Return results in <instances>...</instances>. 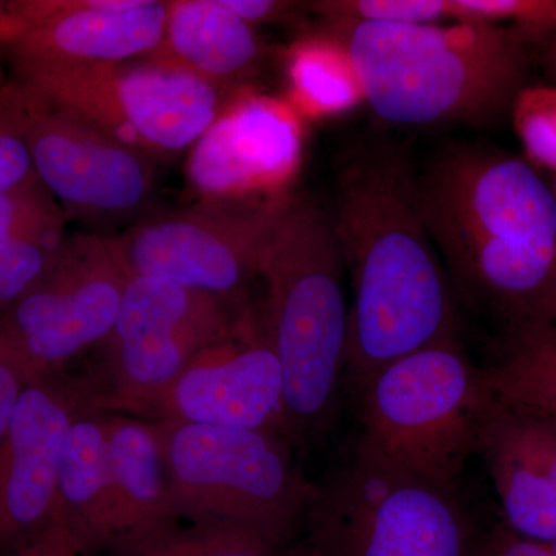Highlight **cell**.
Returning <instances> with one entry per match:
<instances>
[{
    "label": "cell",
    "instance_id": "obj_1",
    "mask_svg": "<svg viewBox=\"0 0 556 556\" xmlns=\"http://www.w3.org/2000/svg\"><path fill=\"white\" fill-rule=\"evenodd\" d=\"M329 217L350 277L346 380L357 394L399 358L455 340L453 287L401 150L371 146L348 156Z\"/></svg>",
    "mask_w": 556,
    "mask_h": 556
},
{
    "label": "cell",
    "instance_id": "obj_2",
    "mask_svg": "<svg viewBox=\"0 0 556 556\" xmlns=\"http://www.w3.org/2000/svg\"><path fill=\"white\" fill-rule=\"evenodd\" d=\"M420 215L450 283L515 329L556 313V199L532 164L456 149L416 175Z\"/></svg>",
    "mask_w": 556,
    "mask_h": 556
},
{
    "label": "cell",
    "instance_id": "obj_3",
    "mask_svg": "<svg viewBox=\"0 0 556 556\" xmlns=\"http://www.w3.org/2000/svg\"><path fill=\"white\" fill-rule=\"evenodd\" d=\"M325 36L345 50L376 115L399 126H482L525 89L521 38L497 24L336 21Z\"/></svg>",
    "mask_w": 556,
    "mask_h": 556
},
{
    "label": "cell",
    "instance_id": "obj_4",
    "mask_svg": "<svg viewBox=\"0 0 556 556\" xmlns=\"http://www.w3.org/2000/svg\"><path fill=\"white\" fill-rule=\"evenodd\" d=\"M260 278V317L283 372L285 433L306 442L334 419L346 380V270L324 208L285 200Z\"/></svg>",
    "mask_w": 556,
    "mask_h": 556
},
{
    "label": "cell",
    "instance_id": "obj_5",
    "mask_svg": "<svg viewBox=\"0 0 556 556\" xmlns=\"http://www.w3.org/2000/svg\"><path fill=\"white\" fill-rule=\"evenodd\" d=\"M358 456L452 489L479 437L492 393L484 369L468 362L455 340L388 365L356 394Z\"/></svg>",
    "mask_w": 556,
    "mask_h": 556
},
{
    "label": "cell",
    "instance_id": "obj_6",
    "mask_svg": "<svg viewBox=\"0 0 556 556\" xmlns=\"http://www.w3.org/2000/svg\"><path fill=\"white\" fill-rule=\"evenodd\" d=\"M179 521L254 530L287 551L313 484L277 431L152 420Z\"/></svg>",
    "mask_w": 556,
    "mask_h": 556
},
{
    "label": "cell",
    "instance_id": "obj_7",
    "mask_svg": "<svg viewBox=\"0 0 556 556\" xmlns=\"http://www.w3.org/2000/svg\"><path fill=\"white\" fill-rule=\"evenodd\" d=\"M288 556H467L468 526L452 489L354 453L313 484Z\"/></svg>",
    "mask_w": 556,
    "mask_h": 556
},
{
    "label": "cell",
    "instance_id": "obj_8",
    "mask_svg": "<svg viewBox=\"0 0 556 556\" xmlns=\"http://www.w3.org/2000/svg\"><path fill=\"white\" fill-rule=\"evenodd\" d=\"M14 73L43 101L155 161L192 149L225 109L218 87L156 58Z\"/></svg>",
    "mask_w": 556,
    "mask_h": 556
},
{
    "label": "cell",
    "instance_id": "obj_9",
    "mask_svg": "<svg viewBox=\"0 0 556 556\" xmlns=\"http://www.w3.org/2000/svg\"><path fill=\"white\" fill-rule=\"evenodd\" d=\"M252 308L164 280L130 274L118 317L89 378L100 412L142 416L193 357L241 327Z\"/></svg>",
    "mask_w": 556,
    "mask_h": 556
},
{
    "label": "cell",
    "instance_id": "obj_10",
    "mask_svg": "<svg viewBox=\"0 0 556 556\" xmlns=\"http://www.w3.org/2000/svg\"><path fill=\"white\" fill-rule=\"evenodd\" d=\"M285 200L204 201L152 215L119 237L124 254L134 274L247 305Z\"/></svg>",
    "mask_w": 556,
    "mask_h": 556
},
{
    "label": "cell",
    "instance_id": "obj_11",
    "mask_svg": "<svg viewBox=\"0 0 556 556\" xmlns=\"http://www.w3.org/2000/svg\"><path fill=\"white\" fill-rule=\"evenodd\" d=\"M130 274L119 237H68L49 273L0 316L31 382L109 338Z\"/></svg>",
    "mask_w": 556,
    "mask_h": 556
},
{
    "label": "cell",
    "instance_id": "obj_12",
    "mask_svg": "<svg viewBox=\"0 0 556 556\" xmlns=\"http://www.w3.org/2000/svg\"><path fill=\"white\" fill-rule=\"evenodd\" d=\"M21 87L27 100L25 138L33 170L64 214L119 219L148 203L155 186V160Z\"/></svg>",
    "mask_w": 556,
    "mask_h": 556
},
{
    "label": "cell",
    "instance_id": "obj_13",
    "mask_svg": "<svg viewBox=\"0 0 556 556\" xmlns=\"http://www.w3.org/2000/svg\"><path fill=\"white\" fill-rule=\"evenodd\" d=\"M87 409H98L89 380L62 372L22 393L0 439V556H13L56 519L62 447Z\"/></svg>",
    "mask_w": 556,
    "mask_h": 556
},
{
    "label": "cell",
    "instance_id": "obj_14",
    "mask_svg": "<svg viewBox=\"0 0 556 556\" xmlns=\"http://www.w3.org/2000/svg\"><path fill=\"white\" fill-rule=\"evenodd\" d=\"M283 372L254 309L229 338L201 351L141 419L285 434ZM288 438V437H287Z\"/></svg>",
    "mask_w": 556,
    "mask_h": 556
},
{
    "label": "cell",
    "instance_id": "obj_15",
    "mask_svg": "<svg viewBox=\"0 0 556 556\" xmlns=\"http://www.w3.org/2000/svg\"><path fill=\"white\" fill-rule=\"evenodd\" d=\"M7 47L17 70L121 64L163 42L169 2L159 0H17Z\"/></svg>",
    "mask_w": 556,
    "mask_h": 556
},
{
    "label": "cell",
    "instance_id": "obj_16",
    "mask_svg": "<svg viewBox=\"0 0 556 556\" xmlns=\"http://www.w3.org/2000/svg\"><path fill=\"white\" fill-rule=\"evenodd\" d=\"M299 156L292 113L269 98L247 97L223 109L192 146L188 177L206 201L254 200L281 188Z\"/></svg>",
    "mask_w": 556,
    "mask_h": 556
},
{
    "label": "cell",
    "instance_id": "obj_17",
    "mask_svg": "<svg viewBox=\"0 0 556 556\" xmlns=\"http://www.w3.org/2000/svg\"><path fill=\"white\" fill-rule=\"evenodd\" d=\"M478 452L485 456L508 529L556 544V420L493 396Z\"/></svg>",
    "mask_w": 556,
    "mask_h": 556
},
{
    "label": "cell",
    "instance_id": "obj_18",
    "mask_svg": "<svg viewBox=\"0 0 556 556\" xmlns=\"http://www.w3.org/2000/svg\"><path fill=\"white\" fill-rule=\"evenodd\" d=\"M56 518L68 530L79 556L108 552L123 538L98 409L80 413L65 437L58 470Z\"/></svg>",
    "mask_w": 556,
    "mask_h": 556
},
{
    "label": "cell",
    "instance_id": "obj_19",
    "mask_svg": "<svg viewBox=\"0 0 556 556\" xmlns=\"http://www.w3.org/2000/svg\"><path fill=\"white\" fill-rule=\"evenodd\" d=\"M260 54L254 27L222 0H178L169 2L163 42L149 58L177 64L225 91L255 68Z\"/></svg>",
    "mask_w": 556,
    "mask_h": 556
},
{
    "label": "cell",
    "instance_id": "obj_20",
    "mask_svg": "<svg viewBox=\"0 0 556 556\" xmlns=\"http://www.w3.org/2000/svg\"><path fill=\"white\" fill-rule=\"evenodd\" d=\"M102 422L123 538L179 521L155 424L112 412Z\"/></svg>",
    "mask_w": 556,
    "mask_h": 556
},
{
    "label": "cell",
    "instance_id": "obj_21",
    "mask_svg": "<svg viewBox=\"0 0 556 556\" xmlns=\"http://www.w3.org/2000/svg\"><path fill=\"white\" fill-rule=\"evenodd\" d=\"M490 393L556 420V338L541 329L511 331L506 356L484 369Z\"/></svg>",
    "mask_w": 556,
    "mask_h": 556
},
{
    "label": "cell",
    "instance_id": "obj_22",
    "mask_svg": "<svg viewBox=\"0 0 556 556\" xmlns=\"http://www.w3.org/2000/svg\"><path fill=\"white\" fill-rule=\"evenodd\" d=\"M283 548L254 530L232 525L172 521L123 538L109 556H285Z\"/></svg>",
    "mask_w": 556,
    "mask_h": 556
},
{
    "label": "cell",
    "instance_id": "obj_23",
    "mask_svg": "<svg viewBox=\"0 0 556 556\" xmlns=\"http://www.w3.org/2000/svg\"><path fill=\"white\" fill-rule=\"evenodd\" d=\"M289 76L294 93L311 112L331 115L365 100L345 50L328 36L295 47Z\"/></svg>",
    "mask_w": 556,
    "mask_h": 556
},
{
    "label": "cell",
    "instance_id": "obj_24",
    "mask_svg": "<svg viewBox=\"0 0 556 556\" xmlns=\"http://www.w3.org/2000/svg\"><path fill=\"white\" fill-rule=\"evenodd\" d=\"M62 207L40 218L0 254V316L49 273L68 240Z\"/></svg>",
    "mask_w": 556,
    "mask_h": 556
},
{
    "label": "cell",
    "instance_id": "obj_25",
    "mask_svg": "<svg viewBox=\"0 0 556 556\" xmlns=\"http://www.w3.org/2000/svg\"><path fill=\"white\" fill-rule=\"evenodd\" d=\"M327 22L441 24L457 21L455 0H328L311 3Z\"/></svg>",
    "mask_w": 556,
    "mask_h": 556
},
{
    "label": "cell",
    "instance_id": "obj_26",
    "mask_svg": "<svg viewBox=\"0 0 556 556\" xmlns=\"http://www.w3.org/2000/svg\"><path fill=\"white\" fill-rule=\"evenodd\" d=\"M510 112L529 160L556 174V87H525Z\"/></svg>",
    "mask_w": 556,
    "mask_h": 556
},
{
    "label": "cell",
    "instance_id": "obj_27",
    "mask_svg": "<svg viewBox=\"0 0 556 556\" xmlns=\"http://www.w3.org/2000/svg\"><path fill=\"white\" fill-rule=\"evenodd\" d=\"M25 124V91L16 80H9L0 86V195L35 175Z\"/></svg>",
    "mask_w": 556,
    "mask_h": 556
},
{
    "label": "cell",
    "instance_id": "obj_28",
    "mask_svg": "<svg viewBox=\"0 0 556 556\" xmlns=\"http://www.w3.org/2000/svg\"><path fill=\"white\" fill-rule=\"evenodd\" d=\"M459 22L511 21L521 31L556 30V0H455Z\"/></svg>",
    "mask_w": 556,
    "mask_h": 556
},
{
    "label": "cell",
    "instance_id": "obj_29",
    "mask_svg": "<svg viewBox=\"0 0 556 556\" xmlns=\"http://www.w3.org/2000/svg\"><path fill=\"white\" fill-rule=\"evenodd\" d=\"M61 207L36 175L0 195V254L40 218Z\"/></svg>",
    "mask_w": 556,
    "mask_h": 556
},
{
    "label": "cell",
    "instance_id": "obj_30",
    "mask_svg": "<svg viewBox=\"0 0 556 556\" xmlns=\"http://www.w3.org/2000/svg\"><path fill=\"white\" fill-rule=\"evenodd\" d=\"M30 382L27 365L0 320V439L9 427L22 393Z\"/></svg>",
    "mask_w": 556,
    "mask_h": 556
},
{
    "label": "cell",
    "instance_id": "obj_31",
    "mask_svg": "<svg viewBox=\"0 0 556 556\" xmlns=\"http://www.w3.org/2000/svg\"><path fill=\"white\" fill-rule=\"evenodd\" d=\"M481 556H555V548L554 544L519 536L504 526L490 538Z\"/></svg>",
    "mask_w": 556,
    "mask_h": 556
},
{
    "label": "cell",
    "instance_id": "obj_32",
    "mask_svg": "<svg viewBox=\"0 0 556 556\" xmlns=\"http://www.w3.org/2000/svg\"><path fill=\"white\" fill-rule=\"evenodd\" d=\"M13 556H79L68 530L61 519L53 522L40 535L25 544Z\"/></svg>",
    "mask_w": 556,
    "mask_h": 556
},
{
    "label": "cell",
    "instance_id": "obj_33",
    "mask_svg": "<svg viewBox=\"0 0 556 556\" xmlns=\"http://www.w3.org/2000/svg\"><path fill=\"white\" fill-rule=\"evenodd\" d=\"M222 3L249 25L278 20L291 9V3L276 0H222Z\"/></svg>",
    "mask_w": 556,
    "mask_h": 556
},
{
    "label": "cell",
    "instance_id": "obj_34",
    "mask_svg": "<svg viewBox=\"0 0 556 556\" xmlns=\"http://www.w3.org/2000/svg\"><path fill=\"white\" fill-rule=\"evenodd\" d=\"M14 30H16V24H14L13 17H11L9 2L0 0V54L7 51ZM3 84H5V80H3L2 67H0V86H3Z\"/></svg>",
    "mask_w": 556,
    "mask_h": 556
},
{
    "label": "cell",
    "instance_id": "obj_35",
    "mask_svg": "<svg viewBox=\"0 0 556 556\" xmlns=\"http://www.w3.org/2000/svg\"><path fill=\"white\" fill-rule=\"evenodd\" d=\"M548 35H551V38H548V49H547V60L548 64H551V68L554 70V73L556 75V30L554 31H546Z\"/></svg>",
    "mask_w": 556,
    "mask_h": 556
},
{
    "label": "cell",
    "instance_id": "obj_36",
    "mask_svg": "<svg viewBox=\"0 0 556 556\" xmlns=\"http://www.w3.org/2000/svg\"><path fill=\"white\" fill-rule=\"evenodd\" d=\"M533 329H541V331L547 332V334L555 336L556 338V313L554 314V317H552L551 320L547 321L546 325Z\"/></svg>",
    "mask_w": 556,
    "mask_h": 556
},
{
    "label": "cell",
    "instance_id": "obj_37",
    "mask_svg": "<svg viewBox=\"0 0 556 556\" xmlns=\"http://www.w3.org/2000/svg\"><path fill=\"white\" fill-rule=\"evenodd\" d=\"M552 190H554V195H555V199H556V174H555L554 188H552Z\"/></svg>",
    "mask_w": 556,
    "mask_h": 556
},
{
    "label": "cell",
    "instance_id": "obj_38",
    "mask_svg": "<svg viewBox=\"0 0 556 556\" xmlns=\"http://www.w3.org/2000/svg\"><path fill=\"white\" fill-rule=\"evenodd\" d=\"M554 548H555V556H556V544H554Z\"/></svg>",
    "mask_w": 556,
    "mask_h": 556
}]
</instances>
